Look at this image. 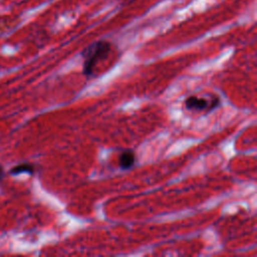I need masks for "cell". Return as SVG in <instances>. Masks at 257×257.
Segmentation results:
<instances>
[{
	"mask_svg": "<svg viewBox=\"0 0 257 257\" xmlns=\"http://www.w3.org/2000/svg\"><path fill=\"white\" fill-rule=\"evenodd\" d=\"M9 173L13 176H17V175L24 174V173L33 175L35 173V166L31 163H21V164H18L16 166L12 167Z\"/></svg>",
	"mask_w": 257,
	"mask_h": 257,
	"instance_id": "cell-4",
	"label": "cell"
},
{
	"mask_svg": "<svg viewBox=\"0 0 257 257\" xmlns=\"http://www.w3.org/2000/svg\"><path fill=\"white\" fill-rule=\"evenodd\" d=\"M4 175H5V172H4V169L2 166H0V182L3 180L4 178Z\"/></svg>",
	"mask_w": 257,
	"mask_h": 257,
	"instance_id": "cell-5",
	"label": "cell"
},
{
	"mask_svg": "<svg viewBox=\"0 0 257 257\" xmlns=\"http://www.w3.org/2000/svg\"><path fill=\"white\" fill-rule=\"evenodd\" d=\"M221 104V99L218 95H212L210 98L204 96L192 95L186 98L185 107L192 111H211Z\"/></svg>",
	"mask_w": 257,
	"mask_h": 257,
	"instance_id": "cell-2",
	"label": "cell"
},
{
	"mask_svg": "<svg viewBox=\"0 0 257 257\" xmlns=\"http://www.w3.org/2000/svg\"><path fill=\"white\" fill-rule=\"evenodd\" d=\"M111 51V44L105 40L96 41L82 50L83 58L82 72L86 76H91L94 73V68L99 61L104 60Z\"/></svg>",
	"mask_w": 257,
	"mask_h": 257,
	"instance_id": "cell-1",
	"label": "cell"
},
{
	"mask_svg": "<svg viewBox=\"0 0 257 257\" xmlns=\"http://www.w3.org/2000/svg\"><path fill=\"white\" fill-rule=\"evenodd\" d=\"M136 164V154L132 150H123L118 157V166L122 170H128Z\"/></svg>",
	"mask_w": 257,
	"mask_h": 257,
	"instance_id": "cell-3",
	"label": "cell"
}]
</instances>
